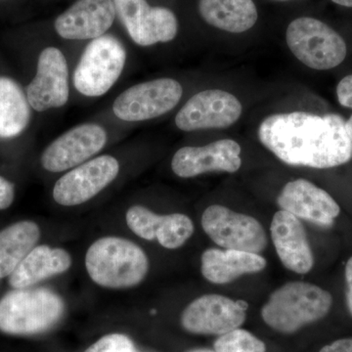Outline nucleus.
I'll return each instance as SVG.
<instances>
[{"label": "nucleus", "instance_id": "nucleus-4", "mask_svg": "<svg viewBox=\"0 0 352 352\" xmlns=\"http://www.w3.org/2000/svg\"><path fill=\"white\" fill-rule=\"evenodd\" d=\"M65 305L47 289H15L0 300V331L8 335H36L50 330L63 316Z\"/></svg>", "mask_w": 352, "mask_h": 352}, {"label": "nucleus", "instance_id": "nucleus-28", "mask_svg": "<svg viewBox=\"0 0 352 352\" xmlns=\"http://www.w3.org/2000/svg\"><path fill=\"white\" fill-rule=\"evenodd\" d=\"M15 198V188L12 183L0 176V210H6L12 205Z\"/></svg>", "mask_w": 352, "mask_h": 352}, {"label": "nucleus", "instance_id": "nucleus-30", "mask_svg": "<svg viewBox=\"0 0 352 352\" xmlns=\"http://www.w3.org/2000/svg\"><path fill=\"white\" fill-rule=\"evenodd\" d=\"M346 281L347 286L346 302L347 307L352 315V256L347 261L346 266Z\"/></svg>", "mask_w": 352, "mask_h": 352}, {"label": "nucleus", "instance_id": "nucleus-11", "mask_svg": "<svg viewBox=\"0 0 352 352\" xmlns=\"http://www.w3.org/2000/svg\"><path fill=\"white\" fill-rule=\"evenodd\" d=\"M243 107L237 97L220 89H210L192 96L180 109L175 124L180 131L227 129L242 115Z\"/></svg>", "mask_w": 352, "mask_h": 352}, {"label": "nucleus", "instance_id": "nucleus-3", "mask_svg": "<svg viewBox=\"0 0 352 352\" xmlns=\"http://www.w3.org/2000/svg\"><path fill=\"white\" fill-rule=\"evenodd\" d=\"M332 305V295L326 289L307 282H289L271 294L261 316L273 330L291 333L324 318Z\"/></svg>", "mask_w": 352, "mask_h": 352}, {"label": "nucleus", "instance_id": "nucleus-14", "mask_svg": "<svg viewBox=\"0 0 352 352\" xmlns=\"http://www.w3.org/2000/svg\"><path fill=\"white\" fill-rule=\"evenodd\" d=\"M69 69L58 48L47 47L38 58L36 76L27 87L30 105L38 112L63 107L69 100Z\"/></svg>", "mask_w": 352, "mask_h": 352}, {"label": "nucleus", "instance_id": "nucleus-24", "mask_svg": "<svg viewBox=\"0 0 352 352\" xmlns=\"http://www.w3.org/2000/svg\"><path fill=\"white\" fill-rule=\"evenodd\" d=\"M31 105L15 80L0 76V138L20 135L31 120Z\"/></svg>", "mask_w": 352, "mask_h": 352}, {"label": "nucleus", "instance_id": "nucleus-19", "mask_svg": "<svg viewBox=\"0 0 352 352\" xmlns=\"http://www.w3.org/2000/svg\"><path fill=\"white\" fill-rule=\"evenodd\" d=\"M270 233L278 256L287 270L298 274H307L312 270L314 254L300 219L280 210L271 221Z\"/></svg>", "mask_w": 352, "mask_h": 352}, {"label": "nucleus", "instance_id": "nucleus-34", "mask_svg": "<svg viewBox=\"0 0 352 352\" xmlns=\"http://www.w3.org/2000/svg\"><path fill=\"white\" fill-rule=\"evenodd\" d=\"M281 1H287V0H281Z\"/></svg>", "mask_w": 352, "mask_h": 352}, {"label": "nucleus", "instance_id": "nucleus-10", "mask_svg": "<svg viewBox=\"0 0 352 352\" xmlns=\"http://www.w3.org/2000/svg\"><path fill=\"white\" fill-rule=\"evenodd\" d=\"M116 12L132 41L140 46L173 41L178 31L175 13L166 7H151L146 0H113Z\"/></svg>", "mask_w": 352, "mask_h": 352}, {"label": "nucleus", "instance_id": "nucleus-17", "mask_svg": "<svg viewBox=\"0 0 352 352\" xmlns=\"http://www.w3.org/2000/svg\"><path fill=\"white\" fill-rule=\"evenodd\" d=\"M132 232L142 239L157 240L168 250L182 247L194 233L191 219L183 214H157L143 206H132L126 214Z\"/></svg>", "mask_w": 352, "mask_h": 352}, {"label": "nucleus", "instance_id": "nucleus-12", "mask_svg": "<svg viewBox=\"0 0 352 352\" xmlns=\"http://www.w3.org/2000/svg\"><path fill=\"white\" fill-rule=\"evenodd\" d=\"M247 305L221 295L201 296L183 310L185 330L197 335H224L238 329L245 320Z\"/></svg>", "mask_w": 352, "mask_h": 352}, {"label": "nucleus", "instance_id": "nucleus-13", "mask_svg": "<svg viewBox=\"0 0 352 352\" xmlns=\"http://www.w3.org/2000/svg\"><path fill=\"white\" fill-rule=\"evenodd\" d=\"M107 142V132L95 124H80L55 139L43 153L41 164L50 173L72 170L98 154Z\"/></svg>", "mask_w": 352, "mask_h": 352}, {"label": "nucleus", "instance_id": "nucleus-2", "mask_svg": "<svg viewBox=\"0 0 352 352\" xmlns=\"http://www.w3.org/2000/svg\"><path fill=\"white\" fill-rule=\"evenodd\" d=\"M85 268L90 279L98 286L127 289L138 286L147 276L149 259L135 243L108 236L88 248Z\"/></svg>", "mask_w": 352, "mask_h": 352}, {"label": "nucleus", "instance_id": "nucleus-22", "mask_svg": "<svg viewBox=\"0 0 352 352\" xmlns=\"http://www.w3.org/2000/svg\"><path fill=\"white\" fill-rule=\"evenodd\" d=\"M199 11L208 25L233 34L249 31L258 17L252 0H199Z\"/></svg>", "mask_w": 352, "mask_h": 352}, {"label": "nucleus", "instance_id": "nucleus-32", "mask_svg": "<svg viewBox=\"0 0 352 352\" xmlns=\"http://www.w3.org/2000/svg\"><path fill=\"white\" fill-rule=\"evenodd\" d=\"M333 3L339 4L340 6L351 7L352 8V0H332Z\"/></svg>", "mask_w": 352, "mask_h": 352}, {"label": "nucleus", "instance_id": "nucleus-7", "mask_svg": "<svg viewBox=\"0 0 352 352\" xmlns=\"http://www.w3.org/2000/svg\"><path fill=\"white\" fill-rule=\"evenodd\" d=\"M201 223L208 237L224 249L259 254L267 245L265 230L258 219L223 206L206 208Z\"/></svg>", "mask_w": 352, "mask_h": 352}, {"label": "nucleus", "instance_id": "nucleus-33", "mask_svg": "<svg viewBox=\"0 0 352 352\" xmlns=\"http://www.w3.org/2000/svg\"><path fill=\"white\" fill-rule=\"evenodd\" d=\"M192 352H212V351H195Z\"/></svg>", "mask_w": 352, "mask_h": 352}, {"label": "nucleus", "instance_id": "nucleus-9", "mask_svg": "<svg viewBox=\"0 0 352 352\" xmlns=\"http://www.w3.org/2000/svg\"><path fill=\"white\" fill-rule=\"evenodd\" d=\"M119 173L116 157L109 155L94 157L60 177L53 188V199L63 207L82 205L110 185Z\"/></svg>", "mask_w": 352, "mask_h": 352}, {"label": "nucleus", "instance_id": "nucleus-5", "mask_svg": "<svg viewBox=\"0 0 352 352\" xmlns=\"http://www.w3.org/2000/svg\"><path fill=\"white\" fill-rule=\"evenodd\" d=\"M126 61V51L115 36L104 34L92 39L74 73L76 89L87 97L107 94L119 80Z\"/></svg>", "mask_w": 352, "mask_h": 352}, {"label": "nucleus", "instance_id": "nucleus-21", "mask_svg": "<svg viewBox=\"0 0 352 352\" xmlns=\"http://www.w3.org/2000/svg\"><path fill=\"white\" fill-rule=\"evenodd\" d=\"M71 266V254L66 250L36 245L9 276V284L13 289L31 288L43 280L66 272Z\"/></svg>", "mask_w": 352, "mask_h": 352}, {"label": "nucleus", "instance_id": "nucleus-15", "mask_svg": "<svg viewBox=\"0 0 352 352\" xmlns=\"http://www.w3.org/2000/svg\"><path fill=\"white\" fill-rule=\"evenodd\" d=\"M241 146L232 139H222L201 147H183L175 153L171 168L178 177L191 178L210 173H236L242 166Z\"/></svg>", "mask_w": 352, "mask_h": 352}, {"label": "nucleus", "instance_id": "nucleus-20", "mask_svg": "<svg viewBox=\"0 0 352 352\" xmlns=\"http://www.w3.org/2000/svg\"><path fill=\"white\" fill-rule=\"evenodd\" d=\"M259 254L236 250L208 249L201 258L203 276L214 284L231 283L243 275L261 272L266 267Z\"/></svg>", "mask_w": 352, "mask_h": 352}, {"label": "nucleus", "instance_id": "nucleus-18", "mask_svg": "<svg viewBox=\"0 0 352 352\" xmlns=\"http://www.w3.org/2000/svg\"><path fill=\"white\" fill-rule=\"evenodd\" d=\"M116 14L113 0H78L57 18L54 27L65 39H94L112 27Z\"/></svg>", "mask_w": 352, "mask_h": 352}, {"label": "nucleus", "instance_id": "nucleus-1", "mask_svg": "<svg viewBox=\"0 0 352 352\" xmlns=\"http://www.w3.org/2000/svg\"><path fill=\"white\" fill-rule=\"evenodd\" d=\"M259 141L285 164L331 168L352 159V142L339 115L275 113L258 127Z\"/></svg>", "mask_w": 352, "mask_h": 352}, {"label": "nucleus", "instance_id": "nucleus-25", "mask_svg": "<svg viewBox=\"0 0 352 352\" xmlns=\"http://www.w3.org/2000/svg\"><path fill=\"white\" fill-rule=\"evenodd\" d=\"M215 352H265L263 340L243 329H235L219 336L214 342Z\"/></svg>", "mask_w": 352, "mask_h": 352}, {"label": "nucleus", "instance_id": "nucleus-27", "mask_svg": "<svg viewBox=\"0 0 352 352\" xmlns=\"http://www.w3.org/2000/svg\"><path fill=\"white\" fill-rule=\"evenodd\" d=\"M337 96L340 105L352 109V75L340 80L337 87Z\"/></svg>", "mask_w": 352, "mask_h": 352}, {"label": "nucleus", "instance_id": "nucleus-26", "mask_svg": "<svg viewBox=\"0 0 352 352\" xmlns=\"http://www.w3.org/2000/svg\"><path fill=\"white\" fill-rule=\"evenodd\" d=\"M85 352H136V349L127 336L113 333L104 336Z\"/></svg>", "mask_w": 352, "mask_h": 352}, {"label": "nucleus", "instance_id": "nucleus-29", "mask_svg": "<svg viewBox=\"0 0 352 352\" xmlns=\"http://www.w3.org/2000/svg\"><path fill=\"white\" fill-rule=\"evenodd\" d=\"M319 352H352V339H340L325 346Z\"/></svg>", "mask_w": 352, "mask_h": 352}, {"label": "nucleus", "instance_id": "nucleus-6", "mask_svg": "<svg viewBox=\"0 0 352 352\" xmlns=\"http://www.w3.org/2000/svg\"><path fill=\"white\" fill-rule=\"evenodd\" d=\"M289 50L309 68L326 71L336 68L346 57L344 38L327 24L314 18L294 20L286 32Z\"/></svg>", "mask_w": 352, "mask_h": 352}, {"label": "nucleus", "instance_id": "nucleus-8", "mask_svg": "<svg viewBox=\"0 0 352 352\" xmlns=\"http://www.w3.org/2000/svg\"><path fill=\"white\" fill-rule=\"evenodd\" d=\"M182 85L173 78H164L139 83L117 97L113 112L124 122H143L161 117L179 103Z\"/></svg>", "mask_w": 352, "mask_h": 352}, {"label": "nucleus", "instance_id": "nucleus-31", "mask_svg": "<svg viewBox=\"0 0 352 352\" xmlns=\"http://www.w3.org/2000/svg\"><path fill=\"white\" fill-rule=\"evenodd\" d=\"M346 131L347 135H349L352 142V116L349 118V120L346 122Z\"/></svg>", "mask_w": 352, "mask_h": 352}, {"label": "nucleus", "instance_id": "nucleus-16", "mask_svg": "<svg viewBox=\"0 0 352 352\" xmlns=\"http://www.w3.org/2000/svg\"><path fill=\"white\" fill-rule=\"evenodd\" d=\"M277 204L298 219L323 226H332L340 212V206L330 194L307 179L287 183Z\"/></svg>", "mask_w": 352, "mask_h": 352}, {"label": "nucleus", "instance_id": "nucleus-23", "mask_svg": "<svg viewBox=\"0 0 352 352\" xmlns=\"http://www.w3.org/2000/svg\"><path fill=\"white\" fill-rule=\"evenodd\" d=\"M41 238L38 224L30 220L16 222L0 231V279L10 276Z\"/></svg>", "mask_w": 352, "mask_h": 352}]
</instances>
